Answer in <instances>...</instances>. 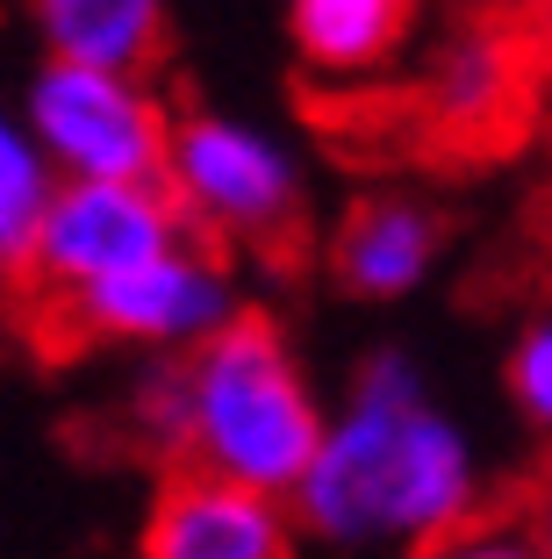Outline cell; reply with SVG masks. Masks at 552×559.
<instances>
[{
    "label": "cell",
    "instance_id": "obj_16",
    "mask_svg": "<svg viewBox=\"0 0 552 559\" xmlns=\"http://www.w3.org/2000/svg\"><path fill=\"white\" fill-rule=\"evenodd\" d=\"M531 531H538V545H545V552H552V488L538 495V510H531Z\"/></svg>",
    "mask_w": 552,
    "mask_h": 559
},
{
    "label": "cell",
    "instance_id": "obj_8",
    "mask_svg": "<svg viewBox=\"0 0 552 559\" xmlns=\"http://www.w3.org/2000/svg\"><path fill=\"white\" fill-rule=\"evenodd\" d=\"M453 237V223L438 215V201L409 194V187H374L338 215L330 230V280L352 301H409L423 280L438 273V251Z\"/></svg>",
    "mask_w": 552,
    "mask_h": 559
},
{
    "label": "cell",
    "instance_id": "obj_11",
    "mask_svg": "<svg viewBox=\"0 0 552 559\" xmlns=\"http://www.w3.org/2000/svg\"><path fill=\"white\" fill-rule=\"evenodd\" d=\"M423 0H287L294 58L330 86H359L402 58Z\"/></svg>",
    "mask_w": 552,
    "mask_h": 559
},
{
    "label": "cell",
    "instance_id": "obj_3",
    "mask_svg": "<svg viewBox=\"0 0 552 559\" xmlns=\"http://www.w3.org/2000/svg\"><path fill=\"white\" fill-rule=\"evenodd\" d=\"M165 187L179 194L187 223L209 245H223L230 259L294 265L309 245V180H302L294 151L237 116L187 108Z\"/></svg>",
    "mask_w": 552,
    "mask_h": 559
},
{
    "label": "cell",
    "instance_id": "obj_10",
    "mask_svg": "<svg viewBox=\"0 0 552 559\" xmlns=\"http://www.w3.org/2000/svg\"><path fill=\"white\" fill-rule=\"evenodd\" d=\"M44 58L58 66H94V72H158L173 44L165 0H22Z\"/></svg>",
    "mask_w": 552,
    "mask_h": 559
},
{
    "label": "cell",
    "instance_id": "obj_6",
    "mask_svg": "<svg viewBox=\"0 0 552 559\" xmlns=\"http://www.w3.org/2000/svg\"><path fill=\"white\" fill-rule=\"evenodd\" d=\"M22 130L50 151L66 180H122V187H165L173 173L179 108L144 72H94V66H44L22 86Z\"/></svg>",
    "mask_w": 552,
    "mask_h": 559
},
{
    "label": "cell",
    "instance_id": "obj_5",
    "mask_svg": "<svg viewBox=\"0 0 552 559\" xmlns=\"http://www.w3.org/2000/svg\"><path fill=\"white\" fill-rule=\"evenodd\" d=\"M237 316H244V301H237L230 251L195 230L179 251H165L158 265L115 280V287L72 301V309L30 316L22 330L36 337L44 359H66V352H86V345H130V352H151V359H195Z\"/></svg>",
    "mask_w": 552,
    "mask_h": 559
},
{
    "label": "cell",
    "instance_id": "obj_13",
    "mask_svg": "<svg viewBox=\"0 0 552 559\" xmlns=\"http://www.w3.org/2000/svg\"><path fill=\"white\" fill-rule=\"evenodd\" d=\"M503 388H509V409L524 416V430H538V438L552 444V295L538 301L517 323V337H509Z\"/></svg>",
    "mask_w": 552,
    "mask_h": 559
},
{
    "label": "cell",
    "instance_id": "obj_1",
    "mask_svg": "<svg viewBox=\"0 0 552 559\" xmlns=\"http://www.w3.org/2000/svg\"><path fill=\"white\" fill-rule=\"evenodd\" d=\"M481 452L467 424L431 402L423 359L409 345H374L344 388V409L330 416L309 480L294 488L302 531L344 559H423L431 545L481 524Z\"/></svg>",
    "mask_w": 552,
    "mask_h": 559
},
{
    "label": "cell",
    "instance_id": "obj_9",
    "mask_svg": "<svg viewBox=\"0 0 552 559\" xmlns=\"http://www.w3.org/2000/svg\"><path fill=\"white\" fill-rule=\"evenodd\" d=\"M538 66L524 36L503 15L445 36L431 72H423V116L445 122V136H503V122L524 108Z\"/></svg>",
    "mask_w": 552,
    "mask_h": 559
},
{
    "label": "cell",
    "instance_id": "obj_15",
    "mask_svg": "<svg viewBox=\"0 0 552 559\" xmlns=\"http://www.w3.org/2000/svg\"><path fill=\"white\" fill-rule=\"evenodd\" d=\"M503 22L524 36V50H531L538 80L552 86V0H503Z\"/></svg>",
    "mask_w": 552,
    "mask_h": 559
},
{
    "label": "cell",
    "instance_id": "obj_12",
    "mask_svg": "<svg viewBox=\"0 0 552 559\" xmlns=\"http://www.w3.org/2000/svg\"><path fill=\"white\" fill-rule=\"evenodd\" d=\"M58 187H66V173L50 165V151L22 122H8V136H0V259H8V280L30 265Z\"/></svg>",
    "mask_w": 552,
    "mask_h": 559
},
{
    "label": "cell",
    "instance_id": "obj_14",
    "mask_svg": "<svg viewBox=\"0 0 552 559\" xmlns=\"http://www.w3.org/2000/svg\"><path fill=\"white\" fill-rule=\"evenodd\" d=\"M423 559H552V552L538 545L531 524H473V531H459V538L431 545Z\"/></svg>",
    "mask_w": 552,
    "mask_h": 559
},
{
    "label": "cell",
    "instance_id": "obj_7",
    "mask_svg": "<svg viewBox=\"0 0 552 559\" xmlns=\"http://www.w3.org/2000/svg\"><path fill=\"white\" fill-rule=\"evenodd\" d=\"M302 516L294 502L201 466H165L151 510L137 524V559H302Z\"/></svg>",
    "mask_w": 552,
    "mask_h": 559
},
{
    "label": "cell",
    "instance_id": "obj_2",
    "mask_svg": "<svg viewBox=\"0 0 552 559\" xmlns=\"http://www.w3.org/2000/svg\"><path fill=\"white\" fill-rule=\"evenodd\" d=\"M324 438L330 416L316 402V380L273 316L244 309L223 337H209L187 359V460L179 466L294 502Z\"/></svg>",
    "mask_w": 552,
    "mask_h": 559
},
{
    "label": "cell",
    "instance_id": "obj_4",
    "mask_svg": "<svg viewBox=\"0 0 552 559\" xmlns=\"http://www.w3.org/2000/svg\"><path fill=\"white\" fill-rule=\"evenodd\" d=\"M195 237L187 209H179L173 187H122V180H66L58 201L44 215V237H36L30 265L8 280L15 316H50L72 309V301L101 295L115 280L158 265L165 251H179Z\"/></svg>",
    "mask_w": 552,
    "mask_h": 559
}]
</instances>
